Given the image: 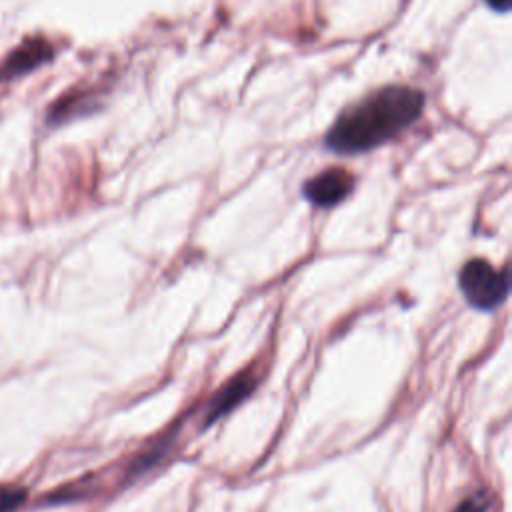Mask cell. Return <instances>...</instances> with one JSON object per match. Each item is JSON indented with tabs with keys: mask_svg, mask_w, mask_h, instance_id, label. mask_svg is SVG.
<instances>
[{
	"mask_svg": "<svg viewBox=\"0 0 512 512\" xmlns=\"http://www.w3.org/2000/svg\"><path fill=\"white\" fill-rule=\"evenodd\" d=\"M424 92L406 84L382 86L348 106L324 136V146L336 154H360L398 136L424 110Z\"/></svg>",
	"mask_w": 512,
	"mask_h": 512,
	"instance_id": "cell-1",
	"label": "cell"
},
{
	"mask_svg": "<svg viewBox=\"0 0 512 512\" xmlns=\"http://www.w3.org/2000/svg\"><path fill=\"white\" fill-rule=\"evenodd\" d=\"M458 288L472 308L494 312L508 298L510 274L506 266L498 270L484 258H472L458 272Z\"/></svg>",
	"mask_w": 512,
	"mask_h": 512,
	"instance_id": "cell-2",
	"label": "cell"
},
{
	"mask_svg": "<svg viewBox=\"0 0 512 512\" xmlns=\"http://www.w3.org/2000/svg\"><path fill=\"white\" fill-rule=\"evenodd\" d=\"M352 188L354 176L344 168L332 166L306 180L302 186V196L318 208H332L346 200Z\"/></svg>",
	"mask_w": 512,
	"mask_h": 512,
	"instance_id": "cell-3",
	"label": "cell"
},
{
	"mask_svg": "<svg viewBox=\"0 0 512 512\" xmlns=\"http://www.w3.org/2000/svg\"><path fill=\"white\" fill-rule=\"evenodd\" d=\"M256 386V378L250 372L236 374L230 378L208 402L206 406V416H204V426H210L224 414H228L232 408H236L240 402H244Z\"/></svg>",
	"mask_w": 512,
	"mask_h": 512,
	"instance_id": "cell-4",
	"label": "cell"
},
{
	"mask_svg": "<svg viewBox=\"0 0 512 512\" xmlns=\"http://www.w3.org/2000/svg\"><path fill=\"white\" fill-rule=\"evenodd\" d=\"M54 54L52 46L44 38H30L24 44H20L4 62L0 68V80L16 78L22 74H28L30 70L38 68L42 62L50 60Z\"/></svg>",
	"mask_w": 512,
	"mask_h": 512,
	"instance_id": "cell-5",
	"label": "cell"
},
{
	"mask_svg": "<svg viewBox=\"0 0 512 512\" xmlns=\"http://www.w3.org/2000/svg\"><path fill=\"white\" fill-rule=\"evenodd\" d=\"M490 508V496L484 490L472 492L468 498H464L454 512H486Z\"/></svg>",
	"mask_w": 512,
	"mask_h": 512,
	"instance_id": "cell-6",
	"label": "cell"
},
{
	"mask_svg": "<svg viewBox=\"0 0 512 512\" xmlns=\"http://www.w3.org/2000/svg\"><path fill=\"white\" fill-rule=\"evenodd\" d=\"M26 498V490L18 486H0V512H10Z\"/></svg>",
	"mask_w": 512,
	"mask_h": 512,
	"instance_id": "cell-7",
	"label": "cell"
},
{
	"mask_svg": "<svg viewBox=\"0 0 512 512\" xmlns=\"http://www.w3.org/2000/svg\"><path fill=\"white\" fill-rule=\"evenodd\" d=\"M494 12H500V14H506L510 10V2L512 0H484Z\"/></svg>",
	"mask_w": 512,
	"mask_h": 512,
	"instance_id": "cell-8",
	"label": "cell"
}]
</instances>
